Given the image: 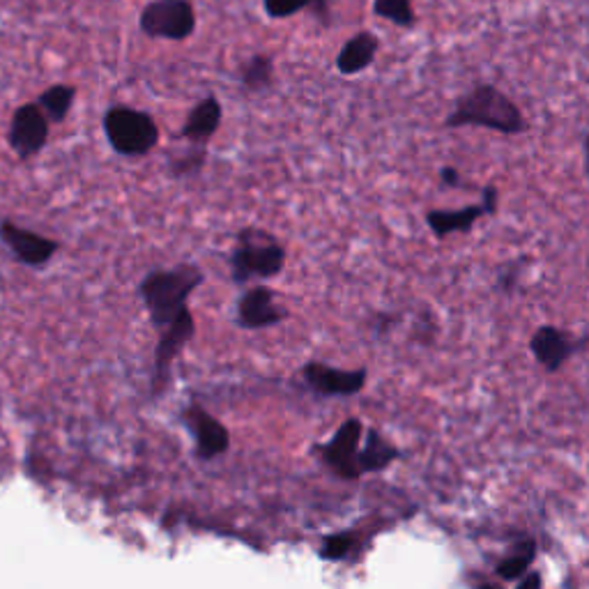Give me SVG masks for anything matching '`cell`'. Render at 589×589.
<instances>
[{
    "instance_id": "obj_1",
    "label": "cell",
    "mask_w": 589,
    "mask_h": 589,
    "mask_svg": "<svg viewBox=\"0 0 589 589\" xmlns=\"http://www.w3.org/2000/svg\"><path fill=\"white\" fill-rule=\"evenodd\" d=\"M316 456L341 479H360L383 469L399 459V449L389 444L376 428H366L360 419L343 422L334 436L313 447Z\"/></svg>"
},
{
    "instance_id": "obj_2",
    "label": "cell",
    "mask_w": 589,
    "mask_h": 589,
    "mask_svg": "<svg viewBox=\"0 0 589 589\" xmlns=\"http://www.w3.org/2000/svg\"><path fill=\"white\" fill-rule=\"evenodd\" d=\"M481 127L502 136H521L529 129V123L521 106L493 84H479L461 95L454 109L444 117V129Z\"/></svg>"
},
{
    "instance_id": "obj_3",
    "label": "cell",
    "mask_w": 589,
    "mask_h": 589,
    "mask_svg": "<svg viewBox=\"0 0 589 589\" xmlns=\"http://www.w3.org/2000/svg\"><path fill=\"white\" fill-rule=\"evenodd\" d=\"M203 281V274L193 265H180L168 272H154L141 284V294L152 316V323L162 331L178 321L187 309L189 294Z\"/></svg>"
},
{
    "instance_id": "obj_4",
    "label": "cell",
    "mask_w": 589,
    "mask_h": 589,
    "mask_svg": "<svg viewBox=\"0 0 589 589\" xmlns=\"http://www.w3.org/2000/svg\"><path fill=\"white\" fill-rule=\"evenodd\" d=\"M286 249L272 238L270 233L259 228H245L238 235V245L233 249L230 270L233 279L247 284L253 279H272L284 270Z\"/></svg>"
},
{
    "instance_id": "obj_5",
    "label": "cell",
    "mask_w": 589,
    "mask_h": 589,
    "mask_svg": "<svg viewBox=\"0 0 589 589\" xmlns=\"http://www.w3.org/2000/svg\"><path fill=\"white\" fill-rule=\"evenodd\" d=\"M106 141L123 156H146L160 143V127L146 111L131 106H111L102 121Z\"/></svg>"
},
{
    "instance_id": "obj_6",
    "label": "cell",
    "mask_w": 589,
    "mask_h": 589,
    "mask_svg": "<svg viewBox=\"0 0 589 589\" xmlns=\"http://www.w3.org/2000/svg\"><path fill=\"white\" fill-rule=\"evenodd\" d=\"M139 28L152 39L185 42L196 30V10L191 0H152L141 10Z\"/></svg>"
},
{
    "instance_id": "obj_7",
    "label": "cell",
    "mask_w": 589,
    "mask_h": 589,
    "mask_svg": "<svg viewBox=\"0 0 589 589\" xmlns=\"http://www.w3.org/2000/svg\"><path fill=\"white\" fill-rule=\"evenodd\" d=\"M49 117L37 106V102L22 104L12 113L8 141L18 160L26 162L45 150L49 141Z\"/></svg>"
},
{
    "instance_id": "obj_8",
    "label": "cell",
    "mask_w": 589,
    "mask_h": 589,
    "mask_svg": "<svg viewBox=\"0 0 589 589\" xmlns=\"http://www.w3.org/2000/svg\"><path fill=\"white\" fill-rule=\"evenodd\" d=\"M304 383L321 397H355L366 387V368H334L311 362L302 371Z\"/></svg>"
},
{
    "instance_id": "obj_9",
    "label": "cell",
    "mask_w": 589,
    "mask_h": 589,
    "mask_svg": "<svg viewBox=\"0 0 589 589\" xmlns=\"http://www.w3.org/2000/svg\"><path fill=\"white\" fill-rule=\"evenodd\" d=\"M0 240L5 242V247L14 253L18 261L26 263V265H33V267L49 263L58 251L55 240H49V238H45V235L26 230L12 222L0 224Z\"/></svg>"
},
{
    "instance_id": "obj_10",
    "label": "cell",
    "mask_w": 589,
    "mask_h": 589,
    "mask_svg": "<svg viewBox=\"0 0 589 589\" xmlns=\"http://www.w3.org/2000/svg\"><path fill=\"white\" fill-rule=\"evenodd\" d=\"M529 350H532V355L546 371L555 373L566 364L568 358H572L576 343L564 329L553 327V325H543L532 334Z\"/></svg>"
},
{
    "instance_id": "obj_11",
    "label": "cell",
    "mask_w": 589,
    "mask_h": 589,
    "mask_svg": "<svg viewBox=\"0 0 589 589\" xmlns=\"http://www.w3.org/2000/svg\"><path fill=\"white\" fill-rule=\"evenodd\" d=\"M222 121H224L222 102L214 95H208L189 111L187 121L180 129V136L193 146H208L212 136L220 131Z\"/></svg>"
},
{
    "instance_id": "obj_12",
    "label": "cell",
    "mask_w": 589,
    "mask_h": 589,
    "mask_svg": "<svg viewBox=\"0 0 589 589\" xmlns=\"http://www.w3.org/2000/svg\"><path fill=\"white\" fill-rule=\"evenodd\" d=\"M380 39L371 30H360L341 47V51L337 53V61H334V67H337L341 76H358L376 63Z\"/></svg>"
},
{
    "instance_id": "obj_13",
    "label": "cell",
    "mask_w": 589,
    "mask_h": 589,
    "mask_svg": "<svg viewBox=\"0 0 589 589\" xmlns=\"http://www.w3.org/2000/svg\"><path fill=\"white\" fill-rule=\"evenodd\" d=\"M284 311L274 304V292L270 288H251L242 294L238 304V321L247 329H263L281 323Z\"/></svg>"
},
{
    "instance_id": "obj_14",
    "label": "cell",
    "mask_w": 589,
    "mask_h": 589,
    "mask_svg": "<svg viewBox=\"0 0 589 589\" xmlns=\"http://www.w3.org/2000/svg\"><path fill=\"white\" fill-rule=\"evenodd\" d=\"M187 419H189V428L196 438V447H199L201 459H214L224 454V451L228 449L230 438H228V430L217 419L210 417L208 412L199 408L189 410Z\"/></svg>"
},
{
    "instance_id": "obj_15",
    "label": "cell",
    "mask_w": 589,
    "mask_h": 589,
    "mask_svg": "<svg viewBox=\"0 0 589 589\" xmlns=\"http://www.w3.org/2000/svg\"><path fill=\"white\" fill-rule=\"evenodd\" d=\"M484 214H486V210L481 203L465 205L461 210H428L426 224L438 240H444L454 233H469L475 228V224L484 217Z\"/></svg>"
},
{
    "instance_id": "obj_16",
    "label": "cell",
    "mask_w": 589,
    "mask_h": 589,
    "mask_svg": "<svg viewBox=\"0 0 589 589\" xmlns=\"http://www.w3.org/2000/svg\"><path fill=\"white\" fill-rule=\"evenodd\" d=\"M274 55L272 53H253L249 61L240 67L238 78L245 92H265L274 86Z\"/></svg>"
},
{
    "instance_id": "obj_17",
    "label": "cell",
    "mask_w": 589,
    "mask_h": 589,
    "mask_svg": "<svg viewBox=\"0 0 589 589\" xmlns=\"http://www.w3.org/2000/svg\"><path fill=\"white\" fill-rule=\"evenodd\" d=\"M191 334H193V318L189 311H185L178 321L162 331V343L160 348H156V366H160V376L164 373V368H168L171 360L183 350V346L191 339Z\"/></svg>"
},
{
    "instance_id": "obj_18",
    "label": "cell",
    "mask_w": 589,
    "mask_h": 589,
    "mask_svg": "<svg viewBox=\"0 0 589 589\" xmlns=\"http://www.w3.org/2000/svg\"><path fill=\"white\" fill-rule=\"evenodd\" d=\"M76 100V88L67 84H55L49 86L42 95L37 97V106L45 111L49 117V123H65L67 115L72 111V104Z\"/></svg>"
},
{
    "instance_id": "obj_19",
    "label": "cell",
    "mask_w": 589,
    "mask_h": 589,
    "mask_svg": "<svg viewBox=\"0 0 589 589\" xmlns=\"http://www.w3.org/2000/svg\"><path fill=\"white\" fill-rule=\"evenodd\" d=\"M205 162H208V146L189 143V148H185L183 152L168 156L166 171H168L171 178L185 180V178H193V175H199L205 168Z\"/></svg>"
},
{
    "instance_id": "obj_20",
    "label": "cell",
    "mask_w": 589,
    "mask_h": 589,
    "mask_svg": "<svg viewBox=\"0 0 589 589\" xmlns=\"http://www.w3.org/2000/svg\"><path fill=\"white\" fill-rule=\"evenodd\" d=\"M535 555H537V546L532 539H527V541H521L512 553H509L500 566H498V576L502 580H518L523 578L527 572H529V566H532L535 562Z\"/></svg>"
},
{
    "instance_id": "obj_21",
    "label": "cell",
    "mask_w": 589,
    "mask_h": 589,
    "mask_svg": "<svg viewBox=\"0 0 589 589\" xmlns=\"http://www.w3.org/2000/svg\"><path fill=\"white\" fill-rule=\"evenodd\" d=\"M373 14L399 28H415L417 24L412 0H373Z\"/></svg>"
},
{
    "instance_id": "obj_22",
    "label": "cell",
    "mask_w": 589,
    "mask_h": 589,
    "mask_svg": "<svg viewBox=\"0 0 589 589\" xmlns=\"http://www.w3.org/2000/svg\"><path fill=\"white\" fill-rule=\"evenodd\" d=\"M358 548V537L350 535V532H341V535H334V537H327L323 541V548H321V555L329 562H341L346 560L352 551Z\"/></svg>"
},
{
    "instance_id": "obj_23",
    "label": "cell",
    "mask_w": 589,
    "mask_h": 589,
    "mask_svg": "<svg viewBox=\"0 0 589 589\" xmlns=\"http://www.w3.org/2000/svg\"><path fill=\"white\" fill-rule=\"evenodd\" d=\"M311 0H263V10L270 18H290L309 10Z\"/></svg>"
},
{
    "instance_id": "obj_24",
    "label": "cell",
    "mask_w": 589,
    "mask_h": 589,
    "mask_svg": "<svg viewBox=\"0 0 589 589\" xmlns=\"http://www.w3.org/2000/svg\"><path fill=\"white\" fill-rule=\"evenodd\" d=\"M309 10L323 26H331V0H311Z\"/></svg>"
},
{
    "instance_id": "obj_25",
    "label": "cell",
    "mask_w": 589,
    "mask_h": 589,
    "mask_svg": "<svg viewBox=\"0 0 589 589\" xmlns=\"http://www.w3.org/2000/svg\"><path fill=\"white\" fill-rule=\"evenodd\" d=\"M481 205H484L486 214H496V210H498V187L496 185H486L481 189Z\"/></svg>"
},
{
    "instance_id": "obj_26",
    "label": "cell",
    "mask_w": 589,
    "mask_h": 589,
    "mask_svg": "<svg viewBox=\"0 0 589 589\" xmlns=\"http://www.w3.org/2000/svg\"><path fill=\"white\" fill-rule=\"evenodd\" d=\"M440 183L444 187H463V178H461V173L456 166H442L440 168Z\"/></svg>"
},
{
    "instance_id": "obj_27",
    "label": "cell",
    "mask_w": 589,
    "mask_h": 589,
    "mask_svg": "<svg viewBox=\"0 0 589 589\" xmlns=\"http://www.w3.org/2000/svg\"><path fill=\"white\" fill-rule=\"evenodd\" d=\"M516 589H541V576L537 572H527L523 578H518Z\"/></svg>"
},
{
    "instance_id": "obj_28",
    "label": "cell",
    "mask_w": 589,
    "mask_h": 589,
    "mask_svg": "<svg viewBox=\"0 0 589 589\" xmlns=\"http://www.w3.org/2000/svg\"><path fill=\"white\" fill-rule=\"evenodd\" d=\"M582 156H585V173H587V180H589V134L585 136V141H582Z\"/></svg>"
}]
</instances>
